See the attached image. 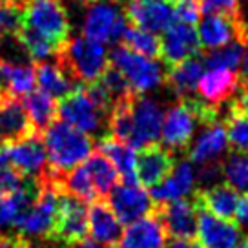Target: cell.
<instances>
[{"label": "cell", "instance_id": "30", "mask_svg": "<svg viewBox=\"0 0 248 248\" xmlns=\"http://www.w3.org/2000/svg\"><path fill=\"white\" fill-rule=\"evenodd\" d=\"M57 183H59L62 192L75 195L80 201L93 202L99 199V195L95 192V186L92 183V177L86 171L84 164H78L73 170L66 171L64 175H61V177L57 179Z\"/></svg>", "mask_w": 248, "mask_h": 248}, {"label": "cell", "instance_id": "6", "mask_svg": "<svg viewBox=\"0 0 248 248\" xmlns=\"http://www.w3.org/2000/svg\"><path fill=\"white\" fill-rule=\"evenodd\" d=\"M106 115L108 113H104L86 92L84 84H78L68 95L59 99V117L84 133L99 132Z\"/></svg>", "mask_w": 248, "mask_h": 248}, {"label": "cell", "instance_id": "21", "mask_svg": "<svg viewBox=\"0 0 248 248\" xmlns=\"http://www.w3.org/2000/svg\"><path fill=\"white\" fill-rule=\"evenodd\" d=\"M90 235L93 241L108 248H117L123 239V223L111 212L104 199H97L90 206Z\"/></svg>", "mask_w": 248, "mask_h": 248}, {"label": "cell", "instance_id": "42", "mask_svg": "<svg viewBox=\"0 0 248 248\" xmlns=\"http://www.w3.org/2000/svg\"><path fill=\"white\" fill-rule=\"evenodd\" d=\"M235 223L239 226H248V192L245 194V197H241L237 216H235Z\"/></svg>", "mask_w": 248, "mask_h": 248}, {"label": "cell", "instance_id": "22", "mask_svg": "<svg viewBox=\"0 0 248 248\" xmlns=\"http://www.w3.org/2000/svg\"><path fill=\"white\" fill-rule=\"evenodd\" d=\"M166 237L161 219L152 212L150 216L128 225L117 248H164Z\"/></svg>", "mask_w": 248, "mask_h": 248}, {"label": "cell", "instance_id": "37", "mask_svg": "<svg viewBox=\"0 0 248 248\" xmlns=\"http://www.w3.org/2000/svg\"><path fill=\"white\" fill-rule=\"evenodd\" d=\"M24 26L22 6L18 4H0V40L15 37Z\"/></svg>", "mask_w": 248, "mask_h": 248}, {"label": "cell", "instance_id": "5", "mask_svg": "<svg viewBox=\"0 0 248 248\" xmlns=\"http://www.w3.org/2000/svg\"><path fill=\"white\" fill-rule=\"evenodd\" d=\"M109 62L115 66L117 70L123 73L126 82L133 93L142 95L148 90H154L164 80L161 66L144 55L135 53L126 46L115 47L109 55Z\"/></svg>", "mask_w": 248, "mask_h": 248}, {"label": "cell", "instance_id": "13", "mask_svg": "<svg viewBox=\"0 0 248 248\" xmlns=\"http://www.w3.org/2000/svg\"><path fill=\"white\" fill-rule=\"evenodd\" d=\"M239 239L241 226L235 221L219 219L197 204V243L201 248H235Z\"/></svg>", "mask_w": 248, "mask_h": 248}, {"label": "cell", "instance_id": "9", "mask_svg": "<svg viewBox=\"0 0 248 248\" xmlns=\"http://www.w3.org/2000/svg\"><path fill=\"white\" fill-rule=\"evenodd\" d=\"M106 202L123 225H132L155 210L154 199L140 186L132 183H121L108 194Z\"/></svg>", "mask_w": 248, "mask_h": 248}, {"label": "cell", "instance_id": "12", "mask_svg": "<svg viewBox=\"0 0 248 248\" xmlns=\"http://www.w3.org/2000/svg\"><path fill=\"white\" fill-rule=\"evenodd\" d=\"M199 42L201 49H217L232 42L248 44V24L241 18H228L223 15H208L199 26Z\"/></svg>", "mask_w": 248, "mask_h": 248}, {"label": "cell", "instance_id": "1", "mask_svg": "<svg viewBox=\"0 0 248 248\" xmlns=\"http://www.w3.org/2000/svg\"><path fill=\"white\" fill-rule=\"evenodd\" d=\"M42 140L47 154L49 171L57 179L82 164L93 154L92 137L75 126L64 123L62 119L55 121L42 133Z\"/></svg>", "mask_w": 248, "mask_h": 248}, {"label": "cell", "instance_id": "14", "mask_svg": "<svg viewBox=\"0 0 248 248\" xmlns=\"http://www.w3.org/2000/svg\"><path fill=\"white\" fill-rule=\"evenodd\" d=\"M124 16L130 26L140 30L161 33L175 24V13L164 0H128Z\"/></svg>", "mask_w": 248, "mask_h": 248}, {"label": "cell", "instance_id": "19", "mask_svg": "<svg viewBox=\"0 0 248 248\" xmlns=\"http://www.w3.org/2000/svg\"><path fill=\"white\" fill-rule=\"evenodd\" d=\"M192 199L219 219L235 221L241 194L237 190H233L230 185H214L208 188H197Z\"/></svg>", "mask_w": 248, "mask_h": 248}, {"label": "cell", "instance_id": "41", "mask_svg": "<svg viewBox=\"0 0 248 248\" xmlns=\"http://www.w3.org/2000/svg\"><path fill=\"white\" fill-rule=\"evenodd\" d=\"M30 241L20 237L18 233H0V248H30Z\"/></svg>", "mask_w": 248, "mask_h": 248}, {"label": "cell", "instance_id": "28", "mask_svg": "<svg viewBox=\"0 0 248 248\" xmlns=\"http://www.w3.org/2000/svg\"><path fill=\"white\" fill-rule=\"evenodd\" d=\"M35 77H37V82H39V90L51 95L55 101L62 99L64 95H68L73 88L78 86L71 80L66 71L62 70V66L59 62H55V64L35 62Z\"/></svg>", "mask_w": 248, "mask_h": 248}, {"label": "cell", "instance_id": "18", "mask_svg": "<svg viewBox=\"0 0 248 248\" xmlns=\"http://www.w3.org/2000/svg\"><path fill=\"white\" fill-rule=\"evenodd\" d=\"M35 133L20 97L0 93V144H9Z\"/></svg>", "mask_w": 248, "mask_h": 248}, {"label": "cell", "instance_id": "44", "mask_svg": "<svg viewBox=\"0 0 248 248\" xmlns=\"http://www.w3.org/2000/svg\"><path fill=\"white\" fill-rule=\"evenodd\" d=\"M66 248H108V247H104V245H101V243H97V241L93 239H84L80 241V243H77V245H71V247H66Z\"/></svg>", "mask_w": 248, "mask_h": 248}, {"label": "cell", "instance_id": "46", "mask_svg": "<svg viewBox=\"0 0 248 248\" xmlns=\"http://www.w3.org/2000/svg\"><path fill=\"white\" fill-rule=\"evenodd\" d=\"M243 75L248 77V44L245 46V62H243Z\"/></svg>", "mask_w": 248, "mask_h": 248}, {"label": "cell", "instance_id": "39", "mask_svg": "<svg viewBox=\"0 0 248 248\" xmlns=\"http://www.w3.org/2000/svg\"><path fill=\"white\" fill-rule=\"evenodd\" d=\"M173 13L183 24L194 26L201 18V2L199 0H175L173 2Z\"/></svg>", "mask_w": 248, "mask_h": 248}, {"label": "cell", "instance_id": "10", "mask_svg": "<svg viewBox=\"0 0 248 248\" xmlns=\"http://www.w3.org/2000/svg\"><path fill=\"white\" fill-rule=\"evenodd\" d=\"M155 216L161 219L166 235L171 239L192 241L197 237V204L188 199H175L155 206Z\"/></svg>", "mask_w": 248, "mask_h": 248}, {"label": "cell", "instance_id": "29", "mask_svg": "<svg viewBox=\"0 0 248 248\" xmlns=\"http://www.w3.org/2000/svg\"><path fill=\"white\" fill-rule=\"evenodd\" d=\"M82 164H84L86 171L92 177V183L95 186V192L99 195V199L108 197V194L119 185V179H121L119 171L111 164V161L101 152H95Z\"/></svg>", "mask_w": 248, "mask_h": 248}, {"label": "cell", "instance_id": "7", "mask_svg": "<svg viewBox=\"0 0 248 248\" xmlns=\"http://www.w3.org/2000/svg\"><path fill=\"white\" fill-rule=\"evenodd\" d=\"M2 148L6 152L8 163L24 177L42 179L46 175L49 164L42 135H30L26 139L2 144Z\"/></svg>", "mask_w": 248, "mask_h": 248}, {"label": "cell", "instance_id": "36", "mask_svg": "<svg viewBox=\"0 0 248 248\" xmlns=\"http://www.w3.org/2000/svg\"><path fill=\"white\" fill-rule=\"evenodd\" d=\"M223 177L226 185H230L237 192H248V154L232 152L226 155V159L221 163Z\"/></svg>", "mask_w": 248, "mask_h": 248}, {"label": "cell", "instance_id": "47", "mask_svg": "<svg viewBox=\"0 0 248 248\" xmlns=\"http://www.w3.org/2000/svg\"><path fill=\"white\" fill-rule=\"evenodd\" d=\"M0 4H18V6H22L24 0H0Z\"/></svg>", "mask_w": 248, "mask_h": 248}, {"label": "cell", "instance_id": "27", "mask_svg": "<svg viewBox=\"0 0 248 248\" xmlns=\"http://www.w3.org/2000/svg\"><path fill=\"white\" fill-rule=\"evenodd\" d=\"M226 130L225 124L216 123L204 126L199 139L190 148V161L197 164L217 161V157L226 150Z\"/></svg>", "mask_w": 248, "mask_h": 248}, {"label": "cell", "instance_id": "45", "mask_svg": "<svg viewBox=\"0 0 248 248\" xmlns=\"http://www.w3.org/2000/svg\"><path fill=\"white\" fill-rule=\"evenodd\" d=\"M6 166H9L8 157H6V152H4V148H0V171L4 170Z\"/></svg>", "mask_w": 248, "mask_h": 248}, {"label": "cell", "instance_id": "24", "mask_svg": "<svg viewBox=\"0 0 248 248\" xmlns=\"http://www.w3.org/2000/svg\"><path fill=\"white\" fill-rule=\"evenodd\" d=\"M20 99L35 133L42 135L59 117V101H55L51 95L42 90H31Z\"/></svg>", "mask_w": 248, "mask_h": 248}, {"label": "cell", "instance_id": "23", "mask_svg": "<svg viewBox=\"0 0 248 248\" xmlns=\"http://www.w3.org/2000/svg\"><path fill=\"white\" fill-rule=\"evenodd\" d=\"M194 185H195L194 166H192L190 161H181L163 183H159L157 186L152 188L150 197L157 204L175 201V199H183V197H186V195L194 190Z\"/></svg>", "mask_w": 248, "mask_h": 248}, {"label": "cell", "instance_id": "43", "mask_svg": "<svg viewBox=\"0 0 248 248\" xmlns=\"http://www.w3.org/2000/svg\"><path fill=\"white\" fill-rule=\"evenodd\" d=\"M168 248H201V245L195 239L192 241H181V239H173L168 245Z\"/></svg>", "mask_w": 248, "mask_h": 248}, {"label": "cell", "instance_id": "16", "mask_svg": "<svg viewBox=\"0 0 248 248\" xmlns=\"http://www.w3.org/2000/svg\"><path fill=\"white\" fill-rule=\"evenodd\" d=\"M201 42L197 31L188 24H171L161 39V59L171 68L186 59L201 55Z\"/></svg>", "mask_w": 248, "mask_h": 248}, {"label": "cell", "instance_id": "2", "mask_svg": "<svg viewBox=\"0 0 248 248\" xmlns=\"http://www.w3.org/2000/svg\"><path fill=\"white\" fill-rule=\"evenodd\" d=\"M55 59L75 84H88L99 78L109 64L106 47L101 42L86 39L84 35L70 40Z\"/></svg>", "mask_w": 248, "mask_h": 248}, {"label": "cell", "instance_id": "51", "mask_svg": "<svg viewBox=\"0 0 248 248\" xmlns=\"http://www.w3.org/2000/svg\"><path fill=\"white\" fill-rule=\"evenodd\" d=\"M30 248H31V247H30Z\"/></svg>", "mask_w": 248, "mask_h": 248}, {"label": "cell", "instance_id": "31", "mask_svg": "<svg viewBox=\"0 0 248 248\" xmlns=\"http://www.w3.org/2000/svg\"><path fill=\"white\" fill-rule=\"evenodd\" d=\"M225 130L233 152L248 154V111L233 101L225 117Z\"/></svg>", "mask_w": 248, "mask_h": 248}, {"label": "cell", "instance_id": "25", "mask_svg": "<svg viewBox=\"0 0 248 248\" xmlns=\"http://www.w3.org/2000/svg\"><path fill=\"white\" fill-rule=\"evenodd\" d=\"M202 68H204V62L197 55L192 59H186L177 66L168 68L164 80L179 99H185L197 90V84L202 77Z\"/></svg>", "mask_w": 248, "mask_h": 248}, {"label": "cell", "instance_id": "11", "mask_svg": "<svg viewBox=\"0 0 248 248\" xmlns=\"http://www.w3.org/2000/svg\"><path fill=\"white\" fill-rule=\"evenodd\" d=\"M132 115H133V133L130 146L144 148L155 144L161 137L163 128V109L155 101L135 93L132 99Z\"/></svg>", "mask_w": 248, "mask_h": 248}, {"label": "cell", "instance_id": "15", "mask_svg": "<svg viewBox=\"0 0 248 248\" xmlns=\"http://www.w3.org/2000/svg\"><path fill=\"white\" fill-rule=\"evenodd\" d=\"M175 168V155L170 148L150 144L139 150L135 159L137 181L146 188H154L170 175Z\"/></svg>", "mask_w": 248, "mask_h": 248}, {"label": "cell", "instance_id": "32", "mask_svg": "<svg viewBox=\"0 0 248 248\" xmlns=\"http://www.w3.org/2000/svg\"><path fill=\"white\" fill-rule=\"evenodd\" d=\"M4 82L6 90L15 97H24L35 90V68L30 64H11L4 61Z\"/></svg>", "mask_w": 248, "mask_h": 248}, {"label": "cell", "instance_id": "20", "mask_svg": "<svg viewBox=\"0 0 248 248\" xmlns=\"http://www.w3.org/2000/svg\"><path fill=\"white\" fill-rule=\"evenodd\" d=\"M241 78L243 77L235 70H208L199 80L197 92L202 101L219 108L223 102L233 99L241 86Z\"/></svg>", "mask_w": 248, "mask_h": 248}, {"label": "cell", "instance_id": "48", "mask_svg": "<svg viewBox=\"0 0 248 248\" xmlns=\"http://www.w3.org/2000/svg\"><path fill=\"white\" fill-rule=\"evenodd\" d=\"M88 4H102V2H117V0H84Z\"/></svg>", "mask_w": 248, "mask_h": 248}, {"label": "cell", "instance_id": "26", "mask_svg": "<svg viewBox=\"0 0 248 248\" xmlns=\"http://www.w3.org/2000/svg\"><path fill=\"white\" fill-rule=\"evenodd\" d=\"M99 152L108 157L111 164L117 168L123 183L137 185V173H135V148L128 142L115 139V137H104L99 140Z\"/></svg>", "mask_w": 248, "mask_h": 248}, {"label": "cell", "instance_id": "50", "mask_svg": "<svg viewBox=\"0 0 248 248\" xmlns=\"http://www.w3.org/2000/svg\"><path fill=\"white\" fill-rule=\"evenodd\" d=\"M164 2H175V0H164Z\"/></svg>", "mask_w": 248, "mask_h": 248}, {"label": "cell", "instance_id": "4", "mask_svg": "<svg viewBox=\"0 0 248 248\" xmlns=\"http://www.w3.org/2000/svg\"><path fill=\"white\" fill-rule=\"evenodd\" d=\"M88 219H90L88 202L61 190L57 219H55L53 230L49 233V239L62 247L77 245L80 241H84L86 235L90 233Z\"/></svg>", "mask_w": 248, "mask_h": 248}, {"label": "cell", "instance_id": "17", "mask_svg": "<svg viewBox=\"0 0 248 248\" xmlns=\"http://www.w3.org/2000/svg\"><path fill=\"white\" fill-rule=\"evenodd\" d=\"M128 30V20L123 13L108 4L93 6L84 20V37L95 42H117L123 40L124 31Z\"/></svg>", "mask_w": 248, "mask_h": 248}, {"label": "cell", "instance_id": "34", "mask_svg": "<svg viewBox=\"0 0 248 248\" xmlns=\"http://www.w3.org/2000/svg\"><path fill=\"white\" fill-rule=\"evenodd\" d=\"M123 46L140 53L148 59H161V39L152 31L140 30L135 26H128L123 35Z\"/></svg>", "mask_w": 248, "mask_h": 248}, {"label": "cell", "instance_id": "49", "mask_svg": "<svg viewBox=\"0 0 248 248\" xmlns=\"http://www.w3.org/2000/svg\"><path fill=\"white\" fill-rule=\"evenodd\" d=\"M235 248H248V237H245V239L241 241V243Z\"/></svg>", "mask_w": 248, "mask_h": 248}, {"label": "cell", "instance_id": "3", "mask_svg": "<svg viewBox=\"0 0 248 248\" xmlns=\"http://www.w3.org/2000/svg\"><path fill=\"white\" fill-rule=\"evenodd\" d=\"M24 26L44 35L57 46L59 55L70 42V16L61 0H24Z\"/></svg>", "mask_w": 248, "mask_h": 248}, {"label": "cell", "instance_id": "35", "mask_svg": "<svg viewBox=\"0 0 248 248\" xmlns=\"http://www.w3.org/2000/svg\"><path fill=\"white\" fill-rule=\"evenodd\" d=\"M245 57V44L232 42L228 46L208 49L202 53V62L208 70H235Z\"/></svg>", "mask_w": 248, "mask_h": 248}, {"label": "cell", "instance_id": "40", "mask_svg": "<svg viewBox=\"0 0 248 248\" xmlns=\"http://www.w3.org/2000/svg\"><path fill=\"white\" fill-rule=\"evenodd\" d=\"M223 175L221 163L217 161H208L199 166V170L195 171V181L199 183V188H208V186L217 185V179Z\"/></svg>", "mask_w": 248, "mask_h": 248}, {"label": "cell", "instance_id": "38", "mask_svg": "<svg viewBox=\"0 0 248 248\" xmlns=\"http://www.w3.org/2000/svg\"><path fill=\"white\" fill-rule=\"evenodd\" d=\"M201 11L206 15H223L228 18L241 20V2L239 0H199Z\"/></svg>", "mask_w": 248, "mask_h": 248}, {"label": "cell", "instance_id": "33", "mask_svg": "<svg viewBox=\"0 0 248 248\" xmlns=\"http://www.w3.org/2000/svg\"><path fill=\"white\" fill-rule=\"evenodd\" d=\"M15 37H16L18 46H22L26 55H28L33 62H44L47 57H51V55L57 57V55H59V49H57L55 44H51L44 35H40L37 31L30 30V28H26V26H22V28L18 30V33H16Z\"/></svg>", "mask_w": 248, "mask_h": 248}, {"label": "cell", "instance_id": "8", "mask_svg": "<svg viewBox=\"0 0 248 248\" xmlns=\"http://www.w3.org/2000/svg\"><path fill=\"white\" fill-rule=\"evenodd\" d=\"M199 124V119L192 108V102L188 97L179 99L175 106L168 108L163 117V128H161V139L164 146L175 150H186L190 146V140L194 137L195 126Z\"/></svg>", "mask_w": 248, "mask_h": 248}]
</instances>
